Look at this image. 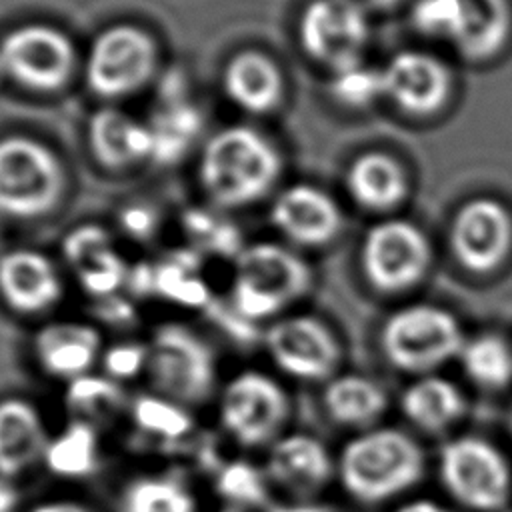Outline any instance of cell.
Wrapping results in <instances>:
<instances>
[{"label":"cell","instance_id":"obj_1","mask_svg":"<svg viewBox=\"0 0 512 512\" xmlns=\"http://www.w3.org/2000/svg\"><path fill=\"white\" fill-rule=\"evenodd\" d=\"M282 158L276 146L250 126L214 132L198 160V180L214 206L242 208L264 198L276 184Z\"/></svg>","mask_w":512,"mask_h":512},{"label":"cell","instance_id":"obj_2","mask_svg":"<svg viewBox=\"0 0 512 512\" xmlns=\"http://www.w3.org/2000/svg\"><path fill=\"white\" fill-rule=\"evenodd\" d=\"M420 446L400 430L378 428L348 440L336 460L344 490L362 502H380L402 494L422 476Z\"/></svg>","mask_w":512,"mask_h":512},{"label":"cell","instance_id":"obj_3","mask_svg":"<svg viewBox=\"0 0 512 512\" xmlns=\"http://www.w3.org/2000/svg\"><path fill=\"white\" fill-rule=\"evenodd\" d=\"M310 266L276 242L244 246L234 260L230 304L248 322L282 318L310 288Z\"/></svg>","mask_w":512,"mask_h":512},{"label":"cell","instance_id":"obj_4","mask_svg":"<svg viewBox=\"0 0 512 512\" xmlns=\"http://www.w3.org/2000/svg\"><path fill=\"white\" fill-rule=\"evenodd\" d=\"M148 344V390L190 410L204 406L218 390V360L208 340L184 324L158 326Z\"/></svg>","mask_w":512,"mask_h":512},{"label":"cell","instance_id":"obj_5","mask_svg":"<svg viewBox=\"0 0 512 512\" xmlns=\"http://www.w3.org/2000/svg\"><path fill=\"white\" fill-rule=\"evenodd\" d=\"M292 412L284 384L270 372L244 368L232 374L216 394V418L236 446L266 450L282 434Z\"/></svg>","mask_w":512,"mask_h":512},{"label":"cell","instance_id":"obj_6","mask_svg":"<svg viewBox=\"0 0 512 512\" xmlns=\"http://www.w3.org/2000/svg\"><path fill=\"white\" fill-rule=\"evenodd\" d=\"M410 20L422 36L452 44L470 62L494 58L512 36L510 0H416Z\"/></svg>","mask_w":512,"mask_h":512},{"label":"cell","instance_id":"obj_7","mask_svg":"<svg viewBox=\"0 0 512 512\" xmlns=\"http://www.w3.org/2000/svg\"><path fill=\"white\" fill-rule=\"evenodd\" d=\"M66 174L60 158L28 136L0 140V214L8 218H38L62 198Z\"/></svg>","mask_w":512,"mask_h":512},{"label":"cell","instance_id":"obj_8","mask_svg":"<svg viewBox=\"0 0 512 512\" xmlns=\"http://www.w3.org/2000/svg\"><path fill=\"white\" fill-rule=\"evenodd\" d=\"M466 338L456 316L436 304H410L382 326L380 344L386 358L406 372H430L460 356Z\"/></svg>","mask_w":512,"mask_h":512},{"label":"cell","instance_id":"obj_9","mask_svg":"<svg viewBox=\"0 0 512 512\" xmlns=\"http://www.w3.org/2000/svg\"><path fill=\"white\" fill-rule=\"evenodd\" d=\"M366 280L380 292L398 294L414 288L432 266L428 236L410 220L388 218L374 224L360 246Z\"/></svg>","mask_w":512,"mask_h":512},{"label":"cell","instance_id":"obj_10","mask_svg":"<svg viewBox=\"0 0 512 512\" xmlns=\"http://www.w3.org/2000/svg\"><path fill=\"white\" fill-rule=\"evenodd\" d=\"M158 46L154 38L132 24L102 30L86 56L88 88L104 98H120L140 90L156 72Z\"/></svg>","mask_w":512,"mask_h":512},{"label":"cell","instance_id":"obj_11","mask_svg":"<svg viewBox=\"0 0 512 512\" xmlns=\"http://www.w3.org/2000/svg\"><path fill=\"white\" fill-rule=\"evenodd\" d=\"M304 52L338 72L362 62L370 40L368 8L362 0H310L298 22Z\"/></svg>","mask_w":512,"mask_h":512},{"label":"cell","instance_id":"obj_12","mask_svg":"<svg viewBox=\"0 0 512 512\" xmlns=\"http://www.w3.org/2000/svg\"><path fill=\"white\" fill-rule=\"evenodd\" d=\"M274 368L298 382H328L336 376L340 344L326 322L308 314L274 320L262 336Z\"/></svg>","mask_w":512,"mask_h":512},{"label":"cell","instance_id":"obj_13","mask_svg":"<svg viewBox=\"0 0 512 512\" xmlns=\"http://www.w3.org/2000/svg\"><path fill=\"white\" fill-rule=\"evenodd\" d=\"M446 490L474 510L502 508L510 496L512 474L500 450L476 436L448 442L440 454Z\"/></svg>","mask_w":512,"mask_h":512},{"label":"cell","instance_id":"obj_14","mask_svg":"<svg viewBox=\"0 0 512 512\" xmlns=\"http://www.w3.org/2000/svg\"><path fill=\"white\" fill-rule=\"evenodd\" d=\"M0 60L6 78L36 92L62 88L74 72L76 48L58 28L24 24L0 40Z\"/></svg>","mask_w":512,"mask_h":512},{"label":"cell","instance_id":"obj_15","mask_svg":"<svg viewBox=\"0 0 512 512\" xmlns=\"http://www.w3.org/2000/svg\"><path fill=\"white\" fill-rule=\"evenodd\" d=\"M450 248L472 274L498 270L512 254V212L496 198H470L452 218Z\"/></svg>","mask_w":512,"mask_h":512},{"label":"cell","instance_id":"obj_16","mask_svg":"<svg viewBox=\"0 0 512 512\" xmlns=\"http://www.w3.org/2000/svg\"><path fill=\"white\" fill-rule=\"evenodd\" d=\"M384 98L402 114L428 118L452 96V72L444 60L422 50H400L382 68Z\"/></svg>","mask_w":512,"mask_h":512},{"label":"cell","instance_id":"obj_17","mask_svg":"<svg viewBox=\"0 0 512 512\" xmlns=\"http://www.w3.org/2000/svg\"><path fill=\"white\" fill-rule=\"evenodd\" d=\"M264 472L272 484L294 500L320 492L336 472L326 444L308 432H286L266 448Z\"/></svg>","mask_w":512,"mask_h":512},{"label":"cell","instance_id":"obj_18","mask_svg":"<svg viewBox=\"0 0 512 512\" xmlns=\"http://www.w3.org/2000/svg\"><path fill=\"white\" fill-rule=\"evenodd\" d=\"M102 350L100 330L80 320L48 322L32 338V358L40 372L64 384L94 372Z\"/></svg>","mask_w":512,"mask_h":512},{"label":"cell","instance_id":"obj_19","mask_svg":"<svg viewBox=\"0 0 512 512\" xmlns=\"http://www.w3.org/2000/svg\"><path fill=\"white\" fill-rule=\"evenodd\" d=\"M270 220L290 242L314 248L340 234L342 210L326 190L312 184H292L274 198Z\"/></svg>","mask_w":512,"mask_h":512},{"label":"cell","instance_id":"obj_20","mask_svg":"<svg viewBox=\"0 0 512 512\" xmlns=\"http://www.w3.org/2000/svg\"><path fill=\"white\" fill-rule=\"evenodd\" d=\"M0 298L24 316L44 314L62 298V280L50 258L18 248L0 256Z\"/></svg>","mask_w":512,"mask_h":512},{"label":"cell","instance_id":"obj_21","mask_svg":"<svg viewBox=\"0 0 512 512\" xmlns=\"http://www.w3.org/2000/svg\"><path fill=\"white\" fill-rule=\"evenodd\" d=\"M62 250L78 282L90 296L102 300L114 296L120 286L128 284L130 266L114 248L106 228L82 224L64 238Z\"/></svg>","mask_w":512,"mask_h":512},{"label":"cell","instance_id":"obj_22","mask_svg":"<svg viewBox=\"0 0 512 512\" xmlns=\"http://www.w3.org/2000/svg\"><path fill=\"white\" fill-rule=\"evenodd\" d=\"M50 440L44 414L24 396L0 398V476L18 480L44 460Z\"/></svg>","mask_w":512,"mask_h":512},{"label":"cell","instance_id":"obj_23","mask_svg":"<svg viewBox=\"0 0 512 512\" xmlns=\"http://www.w3.org/2000/svg\"><path fill=\"white\" fill-rule=\"evenodd\" d=\"M226 96L250 114L272 112L284 98V76L278 64L258 50L234 54L222 74Z\"/></svg>","mask_w":512,"mask_h":512},{"label":"cell","instance_id":"obj_24","mask_svg":"<svg viewBox=\"0 0 512 512\" xmlns=\"http://www.w3.org/2000/svg\"><path fill=\"white\" fill-rule=\"evenodd\" d=\"M346 188L364 210L390 212L408 198L410 182L404 166L394 156L374 150L352 160L346 172Z\"/></svg>","mask_w":512,"mask_h":512},{"label":"cell","instance_id":"obj_25","mask_svg":"<svg viewBox=\"0 0 512 512\" xmlns=\"http://www.w3.org/2000/svg\"><path fill=\"white\" fill-rule=\"evenodd\" d=\"M88 142L96 160L108 168H126L150 158V130L146 122L118 108H100L88 122Z\"/></svg>","mask_w":512,"mask_h":512},{"label":"cell","instance_id":"obj_26","mask_svg":"<svg viewBox=\"0 0 512 512\" xmlns=\"http://www.w3.org/2000/svg\"><path fill=\"white\" fill-rule=\"evenodd\" d=\"M150 130V160L158 164L178 162L202 132L204 118L182 90L164 92L162 104L146 122Z\"/></svg>","mask_w":512,"mask_h":512},{"label":"cell","instance_id":"obj_27","mask_svg":"<svg viewBox=\"0 0 512 512\" xmlns=\"http://www.w3.org/2000/svg\"><path fill=\"white\" fill-rule=\"evenodd\" d=\"M102 462L100 428L68 418V422L50 434L42 466L56 478L80 482L94 476Z\"/></svg>","mask_w":512,"mask_h":512},{"label":"cell","instance_id":"obj_28","mask_svg":"<svg viewBox=\"0 0 512 512\" xmlns=\"http://www.w3.org/2000/svg\"><path fill=\"white\" fill-rule=\"evenodd\" d=\"M116 512H198L190 482L176 472H142L128 478L114 502Z\"/></svg>","mask_w":512,"mask_h":512},{"label":"cell","instance_id":"obj_29","mask_svg":"<svg viewBox=\"0 0 512 512\" xmlns=\"http://www.w3.org/2000/svg\"><path fill=\"white\" fill-rule=\"evenodd\" d=\"M322 404L326 414L342 426H368L384 412L386 394L366 376L340 374L326 382Z\"/></svg>","mask_w":512,"mask_h":512},{"label":"cell","instance_id":"obj_30","mask_svg":"<svg viewBox=\"0 0 512 512\" xmlns=\"http://www.w3.org/2000/svg\"><path fill=\"white\" fill-rule=\"evenodd\" d=\"M128 404L124 384L96 372L68 382L64 390V406L70 418L84 420L96 428L128 410Z\"/></svg>","mask_w":512,"mask_h":512},{"label":"cell","instance_id":"obj_31","mask_svg":"<svg viewBox=\"0 0 512 512\" xmlns=\"http://www.w3.org/2000/svg\"><path fill=\"white\" fill-rule=\"evenodd\" d=\"M402 410L420 428L440 430L460 418L464 398L456 384L440 376H424L406 388Z\"/></svg>","mask_w":512,"mask_h":512},{"label":"cell","instance_id":"obj_32","mask_svg":"<svg viewBox=\"0 0 512 512\" xmlns=\"http://www.w3.org/2000/svg\"><path fill=\"white\" fill-rule=\"evenodd\" d=\"M126 414L142 436L162 442L182 440L194 428L190 408L150 390L134 396Z\"/></svg>","mask_w":512,"mask_h":512},{"label":"cell","instance_id":"obj_33","mask_svg":"<svg viewBox=\"0 0 512 512\" xmlns=\"http://www.w3.org/2000/svg\"><path fill=\"white\" fill-rule=\"evenodd\" d=\"M154 294L182 306H208L210 292L200 276V254L180 250L154 264Z\"/></svg>","mask_w":512,"mask_h":512},{"label":"cell","instance_id":"obj_34","mask_svg":"<svg viewBox=\"0 0 512 512\" xmlns=\"http://www.w3.org/2000/svg\"><path fill=\"white\" fill-rule=\"evenodd\" d=\"M464 372L482 388H504L512 380V346L498 334H478L460 352Z\"/></svg>","mask_w":512,"mask_h":512},{"label":"cell","instance_id":"obj_35","mask_svg":"<svg viewBox=\"0 0 512 512\" xmlns=\"http://www.w3.org/2000/svg\"><path fill=\"white\" fill-rule=\"evenodd\" d=\"M214 490L224 502L222 506L248 512L250 508L268 504L272 484L264 472V466L244 458H234L216 470Z\"/></svg>","mask_w":512,"mask_h":512},{"label":"cell","instance_id":"obj_36","mask_svg":"<svg viewBox=\"0 0 512 512\" xmlns=\"http://www.w3.org/2000/svg\"><path fill=\"white\" fill-rule=\"evenodd\" d=\"M182 228L192 250L210 256H236L244 250L240 230L214 208H190L182 216Z\"/></svg>","mask_w":512,"mask_h":512},{"label":"cell","instance_id":"obj_37","mask_svg":"<svg viewBox=\"0 0 512 512\" xmlns=\"http://www.w3.org/2000/svg\"><path fill=\"white\" fill-rule=\"evenodd\" d=\"M330 92L340 104L348 108L372 106L376 100L384 98L382 68H374L362 60L332 72Z\"/></svg>","mask_w":512,"mask_h":512},{"label":"cell","instance_id":"obj_38","mask_svg":"<svg viewBox=\"0 0 512 512\" xmlns=\"http://www.w3.org/2000/svg\"><path fill=\"white\" fill-rule=\"evenodd\" d=\"M146 362H148V344L136 342V340L116 342L104 348L100 356L102 374L120 384L134 380L138 376H144Z\"/></svg>","mask_w":512,"mask_h":512},{"label":"cell","instance_id":"obj_39","mask_svg":"<svg viewBox=\"0 0 512 512\" xmlns=\"http://www.w3.org/2000/svg\"><path fill=\"white\" fill-rule=\"evenodd\" d=\"M120 226L128 236L148 240L158 230V212L148 204H130L120 212Z\"/></svg>","mask_w":512,"mask_h":512},{"label":"cell","instance_id":"obj_40","mask_svg":"<svg viewBox=\"0 0 512 512\" xmlns=\"http://www.w3.org/2000/svg\"><path fill=\"white\" fill-rule=\"evenodd\" d=\"M28 512H94L84 502L72 500V498H48L42 502H36Z\"/></svg>","mask_w":512,"mask_h":512},{"label":"cell","instance_id":"obj_41","mask_svg":"<svg viewBox=\"0 0 512 512\" xmlns=\"http://www.w3.org/2000/svg\"><path fill=\"white\" fill-rule=\"evenodd\" d=\"M20 506V490L16 480L0 476V512H16Z\"/></svg>","mask_w":512,"mask_h":512},{"label":"cell","instance_id":"obj_42","mask_svg":"<svg viewBox=\"0 0 512 512\" xmlns=\"http://www.w3.org/2000/svg\"><path fill=\"white\" fill-rule=\"evenodd\" d=\"M266 512H330V510L310 500H288V502L270 504Z\"/></svg>","mask_w":512,"mask_h":512},{"label":"cell","instance_id":"obj_43","mask_svg":"<svg viewBox=\"0 0 512 512\" xmlns=\"http://www.w3.org/2000/svg\"><path fill=\"white\" fill-rule=\"evenodd\" d=\"M396 512H450V510L436 502H430V500H414V502L400 506Z\"/></svg>","mask_w":512,"mask_h":512},{"label":"cell","instance_id":"obj_44","mask_svg":"<svg viewBox=\"0 0 512 512\" xmlns=\"http://www.w3.org/2000/svg\"><path fill=\"white\" fill-rule=\"evenodd\" d=\"M366 8H374V10H392L398 4H402L404 0H362Z\"/></svg>","mask_w":512,"mask_h":512},{"label":"cell","instance_id":"obj_45","mask_svg":"<svg viewBox=\"0 0 512 512\" xmlns=\"http://www.w3.org/2000/svg\"><path fill=\"white\" fill-rule=\"evenodd\" d=\"M214 512H246V510H240V508H232V506H220L218 510Z\"/></svg>","mask_w":512,"mask_h":512},{"label":"cell","instance_id":"obj_46","mask_svg":"<svg viewBox=\"0 0 512 512\" xmlns=\"http://www.w3.org/2000/svg\"><path fill=\"white\" fill-rule=\"evenodd\" d=\"M4 78H6V72H4V66H2V60H0V84L4 82Z\"/></svg>","mask_w":512,"mask_h":512},{"label":"cell","instance_id":"obj_47","mask_svg":"<svg viewBox=\"0 0 512 512\" xmlns=\"http://www.w3.org/2000/svg\"><path fill=\"white\" fill-rule=\"evenodd\" d=\"M510 432H512V414H510Z\"/></svg>","mask_w":512,"mask_h":512}]
</instances>
